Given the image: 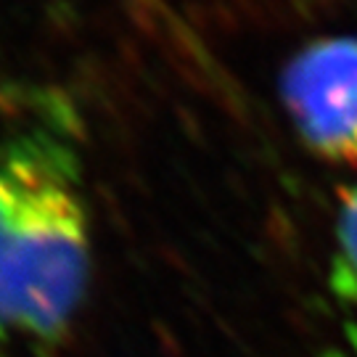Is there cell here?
I'll return each instance as SVG.
<instances>
[{"label":"cell","mask_w":357,"mask_h":357,"mask_svg":"<svg viewBox=\"0 0 357 357\" xmlns=\"http://www.w3.org/2000/svg\"><path fill=\"white\" fill-rule=\"evenodd\" d=\"M90 206L69 109L0 125V344H56L85 302Z\"/></svg>","instance_id":"obj_1"},{"label":"cell","mask_w":357,"mask_h":357,"mask_svg":"<svg viewBox=\"0 0 357 357\" xmlns=\"http://www.w3.org/2000/svg\"><path fill=\"white\" fill-rule=\"evenodd\" d=\"M281 96L312 151L357 169V38L302 48L283 69Z\"/></svg>","instance_id":"obj_2"},{"label":"cell","mask_w":357,"mask_h":357,"mask_svg":"<svg viewBox=\"0 0 357 357\" xmlns=\"http://www.w3.org/2000/svg\"><path fill=\"white\" fill-rule=\"evenodd\" d=\"M336 255L344 275L357 286V183L347 191L336 220Z\"/></svg>","instance_id":"obj_3"}]
</instances>
